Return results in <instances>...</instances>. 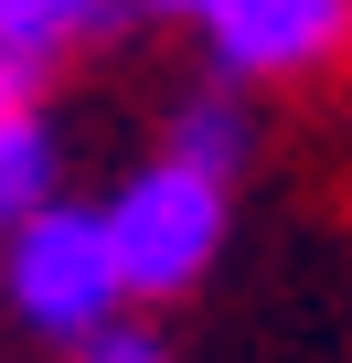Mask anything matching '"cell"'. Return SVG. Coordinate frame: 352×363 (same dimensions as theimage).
I'll return each mask as SVG.
<instances>
[{
  "label": "cell",
  "instance_id": "4",
  "mask_svg": "<svg viewBox=\"0 0 352 363\" xmlns=\"http://www.w3.org/2000/svg\"><path fill=\"white\" fill-rule=\"evenodd\" d=\"M107 33H118V0H0V43L33 54V65H64Z\"/></svg>",
  "mask_w": 352,
  "mask_h": 363
},
{
  "label": "cell",
  "instance_id": "9",
  "mask_svg": "<svg viewBox=\"0 0 352 363\" xmlns=\"http://www.w3.org/2000/svg\"><path fill=\"white\" fill-rule=\"evenodd\" d=\"M139 11H160V22H193V11H203V0H139Z\"/></svg>",
  "mask_w": 352,
  "mask_h": 363
},
{
  "label": "cell",
  "instance_id": "8",
  "mask_svg": "<svg viewBox=\"0 0 352 363\" xmlns=\"http://www.w3.org/2000/svg\"><path fill=\"white\" fill-rule=\"evenodd\" d=\"M43 86H54V65H33V54H11V43H0V118L43 107Z\"/></svg>",
  "mask_w": 352,
  "mask_h": 363
},
{
  "label": "cell",
  "instance_id": "3",
  "mask_svg": "<svg viewBox=\"0 0 352 363\" xmlns=\"http://www.w3.org/2000/svg\"><path fill=\"white\" fill-rule=\"evenodd\" d=\"M193 22H203L225 86H267V75H320L352 43V0H203Z\"/></svg>",
  "mask_w": 352,
  "mask_h": 363
},
{
  "label": "cell",
  "instance_id": "5",
  "mask_svg": "<svg viewBox=\"0 0 352 363\" xmlns=\"http://www.w3.org/2000/svg\"><path fill=\"white\" fill-rule=\"evenodd\" d=\"M54 171H64V150H54V118L43 107L0 118V235H11L33 203H54Z\"/></svg>",
  "mask_w": 352,
  "mask_h": 363
},
{
  "label": "cell",
  "instance_id": "6",
  "mask_svg": "<svg viewBox=\"0 0 352 363\" xmlns=\"http://www.w3.org/2000/svg\"><path fill=\"white\" fill-rule=\"evenodd\" d=\"M171 160H193V171H235L246 160V107L225 86H193L182 107H171Z\"/></svg>",
  "mask_w": 352,
  "mask_h": 363
},
{
  "label": "cell",
  "instance_id": "2",
  "mask_svg": "<svg viewBox=\"0 0 352 363\" xmlns=\"http://www.w3.org/2000/svg\"><path fill=\"white\" fill-rule=\"evenodd\" d=\"M0 299H11V320L22 331H43V342H86L96 320H118L128 310V289H118V257H107V225H96V203H33L11 235H0Z\"/></svg>",
  "mask_w": 352,
  "mask_h": 363
},
{
  "label": "cell",
  "instance_id": "1",
  "mask_svg": "<svg viewBox=\"0 0 352 363\" xmlns=\"http://www.w3.org/2000/svg\"><path fill=\"white\" fill-rule=\"evenodd\" d=\"M96 225H107V257H118V289L128 299H182L225 257V171L149 160V171H128L118 193L96 203Z\"/></svg>",
  "mask_w": 352,
  "mask_h": 363
},
{
  "label": "cell",
  "instance_id": "7",
  "mask_svg": "<svg viewBox=\"0 0 352 363\" xmlns=\"http://www.w3.org/2000/svg\"><path fill=\"white\" fill-rule=\"evenodd\" d=\"M64 352H75V363H171V342H160L149 320H128V310H118V320H96V331H86V342H64Z\"/></svg>",
  "mask_w": 352,
  "mask_h": 363
}]
</instances>
